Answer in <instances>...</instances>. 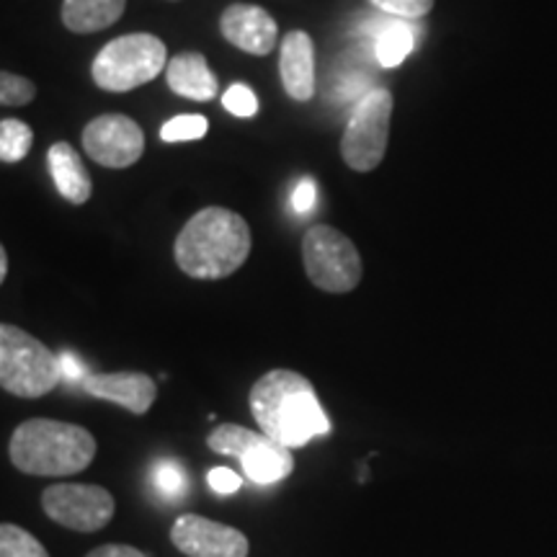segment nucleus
Returning <instances> with one entry per match:
<instances>
[{
  "label": "nucleus",
  "instance_id": "3",
  "mask_svg": "<svg viewBox=\"0 0 557 557\" xmlns=\"http://www.w3.org/2000/svg\"><path fill=\"white\" fill-rule=\"evenodd\" d=\"M96 436L75 423L52 418H29L11 434L13 468L34 478L78 475L94 462Z\"/></svg>",
  "mask_w": 557,
  "mask_h": 557
},
{
  "label": "nucleus",
  "instance_id": "13",
  "mask_svg": "<svg viewBox=\"0 0 557 557\" xmlns=\"http://www.w3.org/2000/svg\"><path fill=\"white\" fill-rule=\"evenodd\" d=\"M83 393L90 398L109 400L114 406L135 416H145L158 398V385L150 374L145 372H111V374H94L86 372L78 380Z\"/></svg>",
  "mask_w": 557,
  "mask_h": 557
},
{
  "label": "nucleus",
  "instance_id": "7",
  "mask_svg": "<svg viewBox=\"0 0 557 557\" xmlns=\"http://www.w3.org/2000/svg\"><path fill=\"white\" fill-rule=\"evenodd\" d=\"M302 261L310 282L331 295L357 289L364 271L357 246L331 225H315L305 233Z\"/></svg>",
  "mask_w": 557,
  "mask_h": 557
},
{
  "label": "nucleus",
  "instance_id": "22",
  "mask_svg": "<svg viewBox=\"0 0 557 557\" xmlns=\"http://www.w3.org/2000/svg\"><path fill=\"white\" fill-rule=\"evenodd\" d=\"M37 96V86L29 78L0 70V107H26Z\"/></svg>",
  "mask_w": 557,
  "mask_h": 557
},
{
  "label": "nucleus",
  "instance_id": "21",
  "mask_svg": "<svg viewBox=\"0 0 557 557\" xmlns=\"http://www.w3.org/2000/svg\"><path fill=\"white\" fill-rule=\"evenodd\" d=\"M207 129H209V122L205 120V116L181 114V116H173L171 122L163 124V129H160V137H163V143H186V139L205 137Z\"/></svg>",
  "mask_w": 557,
  "mask_h": 557
},
{
  "label": "nucleus",
  "instance_id": "17",
  "mask_svg": "<svg viewBox=\"0 0 557 557\" xmlns=\"http://www.w3.org/2000/svg\"><path fill=\"white\" fill-rule=\"evenodd\" d=\"M127 0H65L62 24L73 34H96L122 18Z\"/></svg>",
  "mask_w": 557,
  "mask_h": 557
},
{
  "label": "nucleus",
  "instance_id": "25",
  "mask_svg": "<svg viewBox=\"0 0 557 557\" xmlns=\"http://www.w3.org/2000/svg\"><path fill=\"white\" fill-rule=\"evenodd\" d=\"M222 107H225L230 114L248 120V116H253L256 111H259V99H256V94L248 86L235 83V86H230L225 90V96H222Z\"/></svg>",
  "mask_w": 557,
  "mask_h": 557
},
{
  "label": "nucleus",
  "instance_id": "24",
  "mask_svg": "<svg viewBox=\"0 0 557 557\" xmlns=\"http://www.w3.org/2000/svg\"><path fill=\"white\" fill-rule=\"evenodd\" d=\"M372 5H377L387 16H398L406 21L423 18L434 9V0H369Z\"/></svg>",
  "mask_w": 557,
  "mask_h": 557
},
{
  "label": "nucleus",
  "instance_id": "1",
  "mask_svg": "<svg viewBox=\"0 0 557 557\" xmlns=\"http://www.w3.org/2000/svg\"><path fill=\"white\" fill-rule=\"evenodd\" d=\"M248 403L263 434L289 449L305 447L315 436L331 431V421L312 382L292 369H271L256 380Z\"/></svg>",
  "mask_w": 557,
  "mask_h": 557
},
{
  "label": "nucleus",
  "instance_id": "11",
  "mask_svg": "<svg viewBox=\"0 0 557 557\" xmlns=\"http://www.w3.org/2000/svg\"><path fill=\"white\" fill-rule=\"evenodd\" d=\"M171 542L186 557H248V537L240 529L199 513H181L171 527Z\"/></svg>",
  "mask_w": 557,
  "mask_h": 557
},
{
  "label": "nucleus",
  "instance_id": "8",
  "mask_svg": "<svg viewBox=\"0 0 557 557\" xmlns=\"http://www.w3.org/2000/svg\"><path fill=\"white\" fill-rule=\"evenodd\" d=\"M389 120H393L389 90L372 88L361 96L341 139V156L348 169L359 173L377 169L387 152Z\"/></svg>",
  "mask_w": 557,
  "mask_h": 557
},
{
  "label": "nucleus",
  "instance_id": "16",
  "mask_svg": "<svg viewBox=\"0 0 557 557\" xmlns=\"http://www.w3.org/2000/svg\"><path fill=\"white\" fill-rule=\"evenodd\" d=\"M47 163H50V176L58 186L60 197L67 199L70 205H86L94 194V184L83 165V160L70 143H54L47 152Z\"/></svg>",
  "mask_w": 557,
  "mask_h": 557
},
{
  "label": "nucleus",
  "instance_id": "19",
  "mask_svg": "<svg viewBox=\"0 0 557 557\" xmlns=\"http://www.w3.org/2000/svg\"><path fill=\"white\" fill-rule=\"evenodd\" d=\"M34 132L21 120H0V163H18L29 156Z\"/></svg>",
  "mask_w": 557,
  "mask_h": 557
},
{
  "label": "nucleus",
  "instance_id": "12",
  "mask_svg": "<svg viewBox=\"0 0 557 557\" xmlns=\"http://www.w3.org/2000/svg\"><path fill=\"white\" fill-rule=\"evenodd\" d=\"M220 32L230 45L256 58H267L278 45L276 18L261 5H227L220 16Z\"/></svg>",
  "mask_w": 557,
  "mask_h": 557
},
{
  "label": "nucleus",
  "instance_id": "30",
  "mask_svg": "<svg viewBox=\"0 0 557 557\" xmlns=\"http://www.w3.org/2000/svg\"><path fill=\"white\" fill-rule=\"evenodd\" d=\"M5 274H9V256H5V248L0 246V284L5 282Z\"/></svg>",
  "mask_w": 557,
  "mask_h": 557
},
{
  "label": "nucleus",
  "instance_id": "15",
  "mask_svg": "<svg viewBox=\"0 0 557 557\" xmlns=\"http://www.w3.org/2000/svg\"><path fill=\"white\" fill-rule=\"evenodd\" d=\"M165 81H169L173 94L191 101H212L220 94L218 75L209 70L207 58L199 52H181L169 60Z\"/></svg>",
  "mask_w": 557,
  "mask_h": 557
},
{
  "label": "nucleus",
  "instance_id": "27",
  "mask_svg": "<svg viewBox=\"0 0 557 557\" xmlns=\"http://www.w3.org/2000/svg\"><path fill=\"white\" fill-rule=\"evenodd\" d=\"M315 199H318L315 184H312L310 178H302L297 184L295 194H292V207H295V212L305 214V212H310L312 207H315Z\"/></svg>",
  "mask_w": 557,
  "mask_h": 557
},
{
  "label": "nucleus",
  "instance_id": "23",
  "mask_svg": "<svg viewBox=\"0 0 557 557\" xmlns=\"http://www.w3.org/2000/svg\"><path fill=\"white\" fill-rule=\"evenodd\" d=\"M156 487L169 498H176L184 493L186 475L176 459H160L156 468Z\"/></svg>",
  "mask_w": 557,
  "mask_h": 557
},
{
  "label": "nucleus",
  "instance_id": "28",
  "mask_svg": "<svg viewBox=\"0 0 557 557\" xmlns=\"http://www.w3.org/2000/svg\"><path fill=\"white\" fill-rule=\"evenodd\" d=\"M86 557H148L143 549L129 547V545H101L90 549Z\"/></svg>",
  "mask_w": 557,
  "mask_h": 557
},
{
  "label": "nucleus",
  "instance_id": "10",
  "mask_svg": "<svg viewBox=\"0 0 557 557\" xmlns=\"http://www.w3.org/2000/svg\"><path fill=\"white\" fill-rule=\"evenodd\" d=\"M83 148L103 169H129L145 152V132L124 114H101L83 129Z\"/></svg>",
  "mask_w": 557,
  "mask_h": 557
},
{
  "label": "nucleus",
  "instance_id": "29",
  "mask_svg": "<svg viewBox=\"0 0 557 557\" xmlns=\"http://www.w3.org/2000/svg\"><path fill=\"white\" fill-rule=\"evenodd\" d=\"M60 367H62V377H67V380H81L83 374H86L83 372L81 361L73 359V354H62Z\"/></svg>",
  "mask_w": 557,
  "mask_h": 557
},
{
  "label": "nucleus",
  "instance_id": "2",
  "mask_svg": "<svg viewBox=\"0 0 557 557\" xmlns=\"http://www.w3.org/2000/svg\"><path fill=\"white\" fill-rule=\"evenodd\" d=\"M250 246V227L238 212L205 207L181 227L173 256L186 276L214 282L233 276L248 261Z\"/></svg>",
  "mask_w": 557,
  "mask_h": 557
},
{
  "label": "nucleus",
  "instance_id": "14",
  "mask_svg": "<svg viewBox=\"0 0 557 557\" xmlns=\"http://www.w3.org/2000/svg\"><path fill=\"white\" fill-rule=\"evenodd\" d=\"M278 75L292 101H310L315 96V45L308 32H289L278 50Z\"/></svg>",
  "mask_w": 557,
  "mask_h": 557
},
{
  "label": "nucleus",
  "instance_id": "5",
  "mask_svg": "<svg viewBox=\"0 0 557 557\" xmlns=\"http://www.w3.org/2000/svg\"><path fill=\"white\" fill-rule=\"evenodd\" d=\"M169 67V50L156 34H124L96 54L90 75L109 94H127L156 81Z\"/></svg>",
  "mask_w": 557,
  "mask_h": 557
},
{
  "label": "nucleus",
  "instance_id": "20",
  "mask_svg": "<svg viewBox=\"0 0 557 557\" xmlns=\"http://www.w3.org/2000/svg\"><path fill=\"white\" fill-rule=\"evenodd\" d=\"M0 557H50V553L26 529L0 524Z\"/></svg>",
  "mask_w": 557,
  "mask_h": 557
},
{
  "label": "nucleus",
  "instance_id": "4",
  "mask_svg": "<svg viewBox=\"0 0 557 557\" xmlns=\"http://www.w3.org/2000/svg\"><path fill=\"white\" fill-rule=\"evenodd\" d=\"M62 380L60 357L18 325L0 323V387L16 398H45Z\"/></svg>",
  "mask_w": 557,
  "mask_h": 557
},
{
  "label": "nucleus",
  "instance_id": "18",
  "mask_svg": "<svg viewBox=\"0 0 557 557\" xmlns=\"http://www.w3.org/2000/svg\"><path fill=\"white\" fill-rule=\"evenodd\" d=\"M416 32L406 18L382 21L377 37H374V54L382 67H398L413 52Z\"/></svg>",
  "mask_w": 557,
  "mask_h": 557
},
{
  "label": "nucleus",
  "instance_id": "26",
  "mask_svg": "<svg viewBox=\"0 0 557 557\" xmlns=\"http://www.w3.org/2000/svg\"><path fill=\"white\" fill-rule=\"evenodd\" d=\"M209 487H212L214 493H220V496H230V493H238L243 480L235 470L230 468H212L209 470Z\"/></svg>",
  "mask_w": 557,
  "mask_h": 557
},
{
  "label": "nucleus",
  "instance_id": "9",
  "mask_svg": "<svg viewBox=\"0 0 557 557\" xmlns=\"http://www.w3.org/2000/svg\"><path fill=\"white\" fill-rule=\"evenodd\" d=\"M41 508L54 524L81 534L99 532L116 513L114 496L107 487L83 483H58L45 487Z\"/></svg>",
  "mask_w": 557,
  "mask_h": 557
},
{
  "label": "nucleus",
  "instance_id": "6",
  "mask_svg": "<svg viewBox=\"0 0 557 557\" xmlns=\"http://www.w3.org/2000/svg\"><path fill=\"white\" fill-rule=\"evenodd\" d=\"M207 447L218 455L240 459L246 478L261 485L278 483L295 470V455L289 447L278 444L263 431L259 434V431L238 426V423H220L207 436Z\"/></svg>",
  "mask_w": 557,
  "mask_h": 557
}]
</instances>
